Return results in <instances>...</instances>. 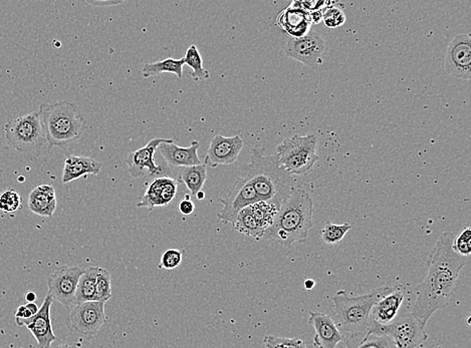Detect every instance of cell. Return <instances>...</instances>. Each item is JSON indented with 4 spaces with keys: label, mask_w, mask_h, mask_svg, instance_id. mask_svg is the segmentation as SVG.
<instances>
[{
    "label": "cell",
    "mask_w": 471,
    "mask_h": 348,
    "mask_svg": "<svg viewBox=\"0 0 471 348\" xmlns=\"http://www.w3.org/2000/svg\"><path fill=\"white\" fill-rule=\"evenodd\" d=\"M318 139L315 135H294L287 137L277 147L279 163L292 175L304 176L313 170L318 162L316 155Z\"/></svg>",
    "instance_id": "52a82bcc"
},
{
    "label": "cell",
    "mask_w": 471,
    "mask_h": 348,
    "mask_svg": "<svg viewBox=\"0 0 471 348\" xmlns=\"http://www.w3.org/2000/svg\"><path fill=\"white\" fill-rule=\"evenodd\" d=\"M243 146L245 142L240 136L216 135L210 142L204 164L214 169L221 165H231L238 159Z\"/></svg>",
    "instance_id": "2e32d148"
},
{
    "label": "cell",
    "mask_w": 471,
    "mask_h": 348,
    "mask_svg": "<svg viewBox=\"0 0 471 348\" xmlns=\"http://www.w3.org/2000/svg\"><path fill=\"white\" fill-rule=\"evenodd\" d=\"M198 200H203L205 198V193L203 191H200L199 193L196 195Z\"/></svg>",
    "instance_id": "f6af8a7d"
},
{
    "label": "cell",
    "mask_w": 471,
    "mask_h": 348,
    "mask_svg": "<svg viewBox=\"0 0 471 348\" xmlns=\"http://www.w3.org/2000/svg\"><path fill=\"white\" fill-rule=\"evenodd\" d=\"M178 184H179L178 181L172 178L154 179L153 182L150 184L145 191V194L138 202L137 206L146 208L150 211L157 207L167 206L177 194Z\"/></svg>",
    "instance_id": "ac0fdd59"
},
{
    "label": "cell",
    "mask_w": 471,
    "mask_h": 348,
    "mask_svg": "<svg viewBox=\"0 0 471 348\" xmlns=\"http://www.w3.org/2000/svg\"><path fill=\"white\" fill-rule=\"evenodd\" d=\"M21 207H23L21 198L16 190H6L0 195V211L4 213L18 212Z\"/></svg>",
    "instance_id": "836d02e7"
},
{
    "label": "cell",
    "mask_w": 471,
    "mask_h": 348,
    "mask_svg": "<svg viewBox=\"0 0 471 348\" xmlns=\"http://www.w3.org/2000/svg\"><path fill=\"white\" fill-rule=\"evenodd\" d=\"M52 303H54V299L48 294L35 315L28 319L16 318V325L26 326L33 335L38 343V348H50L52 343L57 340V337L52 330V318H50V307Z\"/></svg>",
    "instance_id": "9a60e30c"
},
{
    "label": "cell",
    "mask_w": 471,
    "mask_h": 348,
    "mask_svg": "<svg viewBox=\"0 0 471 348\" xmlns=\"http://www.w3.org/2000/svg\"><path fill=\"white\" fill-rule=\"evenodd\" d=\"M404 301L403 287H391L387 293L384 294L372 309L371 327H379L392 323L394 319L399 315Z\"/></svg>",
    "instance_id": "e0dca14e"
},
{
    "label": "cell",
    "mask_w": 471,
    "mask_h": 348,
    "mask_svg": "<svg viewBox=\"0 0 471 348\" xmlns=\"http://www.w3.org/2000/svg\"><path fill=\"white\" fill-rule=\"evenodd\" d=\"M455 238L451 232H443L429 255L428 271L423 282L416 287V299L411 313L425 326L437 310L448 305L458 284L461 270L467 258L454 252Z\"/></svg>",
    "instance_id": "6da1fadb"
},
{
    "label": "cell",
    "mask_w": 471,
    "mask_h": 348,
    "mask_svg": "<svg viewBox=\"0 0 471 348\" xmlns=\"http://www.w3.org/2000/svg\"><path fill=\"white\" fill-rule=\"evenodd\" d=\"M309 325L315 330L314 345L316 348H336L340 342H344L336 321L328 314L311 311Z\"/></svg>",
    "instance_id": "d6986e66"
},
{
    "label": "cell",
    "mask_w": 471,
    "mask_h": 348,
    "mask_svg": "<svg viewBox=\"0 0 471 348\" xmlns=\"http://www.w3.org/2000/svg\"><path fill=\"white\" fill-rule=\"evenodd\" d=\"M233 227L234 230L238 231V233L251 237L257 241H260L265 235V231L253 216L250 207L245 208L238 213Z\"/></svg>",
    "instance_id": "4316f807"
},
{
    "label": "cell",
    "mask_w": 471,
    "mask_h": 348,
    "mask_svg": "<svg viewBox=\"0 0 471 348\" xmlns=\"http://www.w3.org/2000/svg\"><path fill=\"white\" fill-rule=\"evenodd\" d=\"M178 210L184 216H189V215L194 212L195 205L191 201L189 195H185V197L180 201L179 204H178Z\"/></svg>",
    "instance_id": "74e56055"
},
{
    "label": "cell",
    "mask_w": 471,
    "mask_h": 348,
    "mask_svg": "<svg viewBox=\"0 0 471 348\" xmlns=\"http://www.w3.org/2000/svg\"><path fill=\"white\" fill-rule=\"evenodd\" d=\"M84 270L78 266L62 265L48 278V296L67 308L74 305L79 277Z\"/></svg>",
    "instance_id": "8fae6325"
},
{
    "label": "cell",
    "mask_w": 471,
    "mask_h": 348,
    "mask_svg": "<svg viewBox=\"0 0 471 348\" xmlns=\"http://www.w3.org/2000/svg\"><path fill=\"white\" fill-rule=\"evenodd\" d=\"M26 301L28 303H33L36 301V294L35 292H28L26 296Z\"/></svg>",
    "instance_id": "ee69618b"
},
{
    "label": "cell",
    "mask_w": 471,
    "mask_h": 348,
    "mask_svg": "<svg viewBox=\"0 0 471 348\" xmlns=\"http://www.w3.org/2000/svg\"><path fill=\"white\" fill-rule=\"evenodd\" d=\"M101 170L100 162L89 157L70 156L65 161L62 182L67 184L87 175L99 176Z\"/></svg>",
    "instance_id": "7402d4cb"
},
{
    "label": "cell",
    "mask_w": 471,
    "mask_h": 348,
    "mask_svg": "<svg viewBox=\"0 0 471 348\" xmlns=\"http://www.w3.org/2000/svg\"><path fill=\"white\" fill-rule=\"evenodd\" d=\"M183 60H184V64L192 69L190 76L195 82L207 81L211 77L209 72L203 67L202 57L196 45H190L187 48Z\"/></svg>",
    "instance_id": "f1b7e54d"
},
{
    "label": "cell",
    "mask_w": 471,
    "mask_h": 348,
    "mask_svg": "<svg viewBox=\"0 0 471 348\" xmlns=\"http://www.w3.org/2000/svg\"><path fill=\"white\" fill-rule=\"evenodd\" d=\"M250 207L258 224L262 226L263 230L267 231V229H269L274 222L277 213V207L269 203L262 202V201H260Z\"/></svg>",
    "instance_id": "4dcf8cb0"
},
{
    "label": "cell",
    "mask_w": 471,
    "mask_h": 348,
    "mask_svg": "<svg viewBox=\"0 0 471 348\" xmlns=\"http://www.w3.org/2000/svg\"><path fill=\"white\" fill-rule=\"evenodd\" d=\"M88 2L92 6H119V4H122L124 1H91V0H89Z\"/></svg>",
    "instance_id": "ab89813d"
},
{
    "label": "cell",
    "mask_w": 471,
    "mask_h": 348,
    "mask_svg": "<svg viewBox=\"0 0 471 348\" xmlns=\"http://www.w3.org/2000/svg\"><path fill=\"white\" fill-rule=\"evenodd\" d=\"M444 67L456 79H471V40L468 33L455 35L449 43Z\"/></svg>",
    "instance_id": "5bb4252c"
},
{
    "label": "cell",
    "mask_w": 471,
    "mask_h": 348,
    "mask_svg": "<svg viewBox=\"0 0 471 348\" xmlns=\"http://www.w3.org/2000/svg\"><path fill=\"white\" fill-rule=\"evenodd\" d=\"M4 136L9 146L18 153L38 159L48 146L38 112L26 113L4 125Z\"/></svg>",
    "instance_id": "8992f818"
},
{
    "label": "cell",
    "mask_w": 471,
    "mask_h": 348,
    "mask_svg": "<svg viewBox=\"0 0 471 348\" xmlns=\"http://www.w3.org/2000/svg\"><path fill=\"white\" fill-rule=\"evenodd\" d=\"M240 177L251 184L260 201L277 210L294 188V179L282 168L279 156H265L258 148L250 150V162L243 167Z\"/></svg>",
    "instance_id": "3957f363"
},
{
    "label": "cell",
    "mask_w": 471,
    "mask_h": 348,
    "mask_svg": "<svg viewBox=\"0 0 471 348\" xmlns=\"http://www.w3.org/2000/svg\"><path fill=\"white\" fill-rule=\"evenodd\" d=\"M199 142H191L189 147L177 146L174 142H163L159 146V151L170 168H183V167L197 166L202 164L198 156Z\"/></svg>",
    "instance_id": "ffe728a7"
},
{
    "label": "cell",
    "mask_w": 471,
    "mask_h": 348,
    "mask_svg": "<svg viewBox=\"0 0 471 348\" xmlns=\"http://www.w3.org/2000/svg\"><path fill=\"white\" fill-rule=\"evenodd\" d=\"M163 142H173L171 139H163V137H154L150 140L148 144L143 148L132 152L126 157V164L128 166V172L133 178H142L144 176L149 177L174 178L172 169L170 167L157 166L154 162V156L159 146Z\"/></svg>",
    "instance_id": "9c48e42d"
},
{
    "label": "cell",
    "mask_w": 471,
    "mask_h": 348,
    "mask_svg": "<svg viewBox=\"0 0 471 348\" xmlns=\"http://www.w3.org/2000/svg\"><path fill=\"white\" fill-rule=\"evenodd\" d=\"M390 286H380L368 293L354 296L340 289L333 297L338 328L344 340L366 332L371 327V313L374 305Z\"/></svg>",
    "instance_id": "5b68a950"
},
{
    "label": "cell",
    "mask_w": 471,
    "mask_h": 348,
    "mask_svg": "<svg viewBox=\"0 0 471 348\" xmlns=\"http://www.w3.org/2000/svg\"><path fill=\"white\" fill-rule=\"evenodd\" d=\"M314 203L303 188L294 187L277 210L272 226L263 239L289 249L294 243H304L313 227Z\"/></svg>",
    "instance_id": "7a4b0ae2"
},
{
    "label": "cell",
    "mask_w": 471,
    "mask_h": 348,
    "mask_svg": "<svg viewBox=\"0 0 471 348\" xmlns=\"http://www.w3.org/2000/svg\"><path fill=\"white\" fill-rule=\"evenodd\" d=\"M182 263V252L178 249H167L161 255L160 268L166 270H173L179 267Z\"/></svg>",
    "instance_id": "8d00e7d4"
},
{
    "label": "cell",
    "mask_w": 471,
    "mask_h": 348,
    "mask_svg": "<svg viewBox=\"0 0 471 348\" xmlns=\"http://www.w3.org/2000/svg\"><path fill=\"white\" fill-rule=\"evenodd\" d=\"M106 303L98 301L84 302L71 308L69 326L72 332L87 340L93 339L107 320Z\"/></svg>",
    "instance_id": "30bf717a"
},
{
    "label": "cell",
    "mask_w": 471,
    "mask_h": 348,
    "mask_svg": "<svg viewBox=\"0 0 471 348\" xmlns=\"http://www.w3.org/2000/svg\"><path fill=\"white\" fill-rule=\"evenodd\" d=\"M57 348H72V347L69 343H62V344L59 345Z\"/></svg>",
    "instance_id": "bcb514c9"
},
{
    "label": "cell",
    "mask_w": 471,
    "mask_h": 348,
    "mask_svg": "<svg viewBox=\"0 0 471 348\" xmlns=\"http://www.w3.org/2000/svg\"><path fill=\"white\" fill-rule=\"evenodd\" d=\"M98 271V266H91L84 270L83 274L79 277L74 305L84 303V302L94 301Z\"/></svg>",
    "instance_id": "83f0119b"
},
{
    "label": "cell",
    "mask_w": 471,
    "mask_h": 348,
    "mask_svg": "<svg viewBox=\"0 0 471 348\" xmlns=\"http://www.w3.org/2000/svg\"><path fill=\"white\" fill-rule=\"evenodd\" d=\"M323 18V11H316L310 12V21L311 24L321 23Z\"/></svg>",
    "instance_id": "60d3db41"
},
{
    "label": "cell",
    "mask_w": 471,
    "mask_h": 348,
    "mask_svg": "<svg viewBox=\"0 0 471 348\" xmlns=\"http://www.w3.org/2000/svg\"><path fill=\"white\" fill-rule=\"evenodd\" d=\"M345 348H395L392 339L377 328L344 340Z\"/></svg>",
    "instance_id": "d4e9b609"
},
{
    "label": "cell",
    "mask_w": 471,
    "mask_h": 348,
    "mask_svg": "<svg viewBox=\"0 0 471 348\" xmlns=\"http://www.w3.org/2000/svg\"><path fill=\"white\" fill-rule=\"evenodd\" d=\"M371 328L388 335L395 348H418L428 338L425 325L411 313L399 314L389 325Z\"/></svg>",
    "instance_id": "ba28073f"
},
{
    "label": "cell",
    "mask_w": 471,
    "mask_h": 348,
    "mask_svg": "<svg viewBox=\"0 0 471 348\" xmlns=\"http://www.w3.org/2000/svg\"><path fill=\"white\" fill-rule=\"evenodd\" d=\"M28 205L31 211L38 216H54L57 205L55 188L50 185L36 186L28 195Z\"/></svg>",
    "instance_id": "603a6c76"
},
{
    "label": "cell",
    "mask_w": 471,
    "mask_h": 348,
    "mask_svg": "<svg viewBox=\"0 0 471 348\" xmlns=\"http://www.w3.org/2000/svg\"><path fill=\"white\" fill-rule=\"evenodd\" d=\"M219 202L223 205L217 217L223 224L233 225L241 210L260 202L257 193L251 184L245 178L236 179L228 194L224 198H219Z\"/></svg>",
    "instance_id": "7c38bea8"
},
{
    "label": "cell",
    "mask_w": 471,
    "mask_h": 348,
    "mask_svg": "<svg viewBox=\"0 0 471 348\" xmlns=\"http://www.w3.org/2000/svg\"><path fill=\"white\" fill-rule=\"evenodd\" d=\"M454 252L462 257H470L471 253V230L470 227H466L462 232L454 238L453 242Z\"/></svg>",
    "instance_id": "d590c367"
},
{
    "label": "cell",
    "mask_w": 471,
    "mask_h": 348,
    "mask_svg": "<svg viewBox=\"0 0 471 348\" xmlns=\"http://www.w3.org/2000/svg\"><path fill=\"white\" fill-rule=\"evenodd\" d=\"M265 348H308L299 338H287L267 335L263 338Z\"/></svg>",
    "instance_id": "d6a6232c"
},
{
    "label": "cell",
    "mask_w": 471,
    "mask_h": 348,
    "mask_svg": "<svg viewBox=\"0 0 471 348\" xmlns=\"http://www.w3.org/2000/svg\"><path fill=\"white\" fill-rule=\"evenodd\" d=\"M38 115L47 137L48 150L54 147L67 148L78 141L86 130V118L74 101L43 103Z\"/></svg>",
    "instance_id": "277c9868"
},
{
    "label": "cell",
    "mask_w": 471,
    "mask_h": 348,
    "mask_svg": "<svg viewBox=\"0 0 471 348\" xmlns=\"http://www.w3.org/2000/svg\"><path fill=\"white\" fill-rule=\"evenodd\" d=\"M277 26L292 38H303L311 30L310 13L289 6L277 16Z\"/></svg>",
    "instance_id": "44dd1931"
},
{
    "label": "cell",
    "mask_w": 471,
    "mask_h": 348,
    "mask_svg": "<svg viewBox=\"0 0 471 348\" xmlns=\"http://www.w3.org/2000/svg\"><path fill=\"white\" fill-rule=\"evenodd\" d=\"M14 316H16V318L28 319L31 318V316L33 315V313L28 310V308L26 306V304H21V305H19L18 308L14 311Z\"/></svg>",
    "instance_id": "f35d334b"
},
{
    "label": "cell",
    "mask_w": 471,
    "mask_h": 348,
    "mask_svg": "<svg viewBox=\"0 0 471 348\" xmlns=\"http://www.w3.org/2000/svg\"><path fill=\"white\" fill-rule=\"evenodd\" d=\"M26 306L28 307V310L33 313V315H35V314L38 313V310H40V307L36 305L35 302H33V303H26Z\"/></svg>",
    "instance_id": "b9f144b4"
},
{
    "label": "cell",
    "mask_w": 471,
    "mask_h": 348,
    "mask_svg": "<svg viewBox=\"0 0 471 348\" xmlns=\"http://www.w3.org/2000/svg\"><path fill=\"white\" fill-rule=\"evenodd\" d=\"M111 298H112V278H111V273L107 269L99 267L94 301L107 303Z\"/></svg>",
    "instance_id": "1f68e13d"
},
{
    "label": "cell",
    "mask_w": 471,
    "mask_h": 348,
    "mask_svg": "<svg viewBox=\"0 0 471 348\" xmlns=\"http://www.w3.org/2000/svg\"><path fill=\"white\" fill-rule=\"evenodd\" d=\"M322 21L328 28H337L342 26L346 21L344 11L337 6H328L323 12Z\"/></svg>",
    "instance_id": "e575fe53"
},
{
    "label": "cell",
    "mask_w": 471,
    "mask_h": 348,
    "mask_svg": "<svg viewBox=\"0 0 471 348\" xmlns=\"http://www.w3.org/2000/svg\"><path fill=\"white\" fill-rule=\"evenodd\" d=\"M184 60H174L171 57L160 60V62H148L145 64L142 69V74L145 79L151 77L160 76V74H175L178 79H182L183 67H184Z\"/></svg>",
    "instance_id": "484cf974"
},
{
    "label": "cell",
    "mask_w": 471,
    "mask_h": 348,
    "mask_svg": "<svg viewBox=\"0 0 471 348\" xmlns=\"http://www.w3.org/2000/svg\"><path fill=\"white\" fill-rule=\"evenodd\" d=\"M351 229V223L335 224L332 222H326L325 226L321 231V237L327 245H337L342 242L343 239Z\"/></svg>",
    "instance_id": "f546056e"
},
{
    "label": "cell",
    "mask_w": 471,
    "mask_h": 348,
    "mask_svg": "<svg viewBox=\"0 0 471 348\" xmlns=\"http://www.w3.org/2000/svg\"><path fill=\"white\" fill-rule=\"evenodd\" d=\"M327 50V42L314 30L309 31L308 35L303 38H292L284 45V52L287 57L298 60L309 67L320 65Z\"/></svg>",
    "instance_id": "4fadbf2b"
},
{
    "label": "cell",
    "mask_w": 471,
    "mask_h": 348,
    "mask_svg": "<svg viewBox=\"0 0 471 348\" xmlns=\"http://www.w3.org/2000/svg\"><path fill=\"white\" fill-rule=\"evenodd\" d=\"M315 286H316L315 280L306 279V281H304V288H306V290H311Z\"/></svg>",
    "instance_id": "7bdbcfd3"
},
{
    "label": "cell",
    "mask_w": 471,
    "mask_h": 348,
    "mask_svg": "<svg viewBox=\"0 0 471 348\" xmlns=\"http://www.w3.org/2000/svg\"><path fill=\"white\" fill-rule=\"evenodd\" d=\"M172 169L174 178L177 176L178 180L185 184L186 188L196 196L202 191L203 186L206 182L207 169L204 163L192 167H183V168ZM176 180V179H175Z\"/></svg>",
    "instance_id": "cb8c5ba5"
}]
</instances>
